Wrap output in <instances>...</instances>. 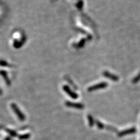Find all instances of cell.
<instances>
[{"label": "cell", "mask_w": 140, "mask_h": 140, "mask_svg": "<svg viewBox=\"0 0 140 140\" xmlns=\"http://www.w3.org/2000/svg\"><path fill=\"white\" fill-rule=\"evenodd\" d=\"M0 74H1V75H2V76L4 78V79H5V82H6L7 84L8 85H10V81H9V79H8V78L7 77V73H5V71H0Z\"/></svg>", "instance_id": "obj_4"}, {"label": "cell", "mask_w": 140, "mask_h": 140, "mask_svg": "<svg viewBox=\"0 0 140 140\" xmlns=\"http://www.w3.org/2000/svg\"><path fill=\"white\" fill-rule=\"evenodd\" d=\"M63 90L66 92V93L71 98L74 99H77L78 97V95L74 92H73L71 89L67 85H64L63 87Z\"/></svg>", "instance_id": "obj_2"}, {"label": "cell", "mask_w": 140, "mask_h": 140, "mask_svg": "<svg viewBox=\"0 0 140 140\" xmlns=\"http://www.w3.org/2000/svg\"><path fill=\"white\" fill-rule=\"evenodd\" d=\"M66 105L67 107H71V108L77 109H82L84 108L83 104L80 103H74L71 102H67L66 103Z\"/></svg>", "instance_id": "obj_3"}, {"label": "cell", "mask_w": 140, "mask_h": 140, "mask_svg": "<svg viewBox=\"0 0 140 140\" xmlns=\"http://www.w3.org/2000/svg\"><path fill=\"white\" fill-rule=\"evenodd\" d=\"M2 91L1 90V89H0V95H2Z\"/></svg>", "instance_id": "obj_8"}, {"label": "cell", "mask_w": 140, "mask_h": 140, "mask_svg": "<svg viewBox=\"0 0 140 140\" xmlns=\"http://www.w3.org/2000/svg\"><path fill=\"white\" fill-rule=\"evenodd\" d=\"M11 106L12 107V109L14 110V113L16 114L18 118H19L21 121H24V120H25V118H26L25 114L22 113V112L21 111V110L18 108V107L17 106L16 104L15 103H12L11 104Z\"/></svg>", "instance_id": "obj_1"}, {"label": "cell", "mask_w": 140, "mask_h": 140, "mask_svg": "<svg viewBox=\"0 0 140 140\" xmlns=\"http://www.w3.org/2000/svg\"><path fill=\"white\" fill-rule=\"evenodd\" d=\"M30 137V134H23V135H21L20 136H19V138L21 140H25L28 139V138H29Z\"/></svg>", "instance_id": "obj_5"}, {"label": "cell", "mask_w": 140, "mask_h": 140, "mask_svg": "<svg viewBox=\"0 0 140 140\" xmlns=\"http://www.w3.org/2000/svg\"><path fill=\"white\" fill-rule=\"evenodd\" d=\"M88 119L89 120V124L90 126L92 127L93 124V118L91 116L88 115Z\"/></svg>", "instance_id": "obj_6"}, {"label": "cell", "mask_w": 140, "mask_h": 140, "mask_svg": "<svg viewBox=\"0 0 140 140\" xmlns=\"http://www.w3.org/2000/svg\"><path fill=\"white\" fill-rule=\"evenodd\" d=\"M7 132L10 135H11V136H13V137H15V136H16V135H17V134H16V133L15 132V131H13V130H7Z\"/></svg>", "instance_id": "obj_7"}]
</instances>
